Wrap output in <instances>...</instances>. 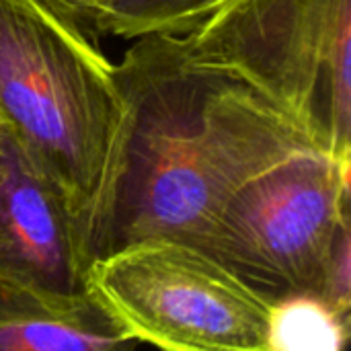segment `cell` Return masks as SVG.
Instances as JSON below:
<instances>
[{"mask_svg":"<svg viewBox=\"0 0 351 351\" xmlns=\"http://www.w3.org/2000/svg\"><path fill=\"white\" fill-rule=\"evenodd\" d=\"M117 78L121 123L80 237L86 274L136 241L187 243L249 179L315 148L243 78L193 60L181 35L136 37Z\"/></svg>","mask_w":351,"mask_h":351,"instance_id":"obj_1","label":"cell"},{"mask_svg":"<svg viewBox=\"0 0 351 351\" xmlns=\"http://www.w3.org/2000/svg\"><path fill=\"white\" fill-rule=\"evenodd\" d=\"M121 113L117 64L66 6L0 0V121L62 189L78 237L99 199Z\"/></svg>","mask_w":351,"mask_h":351,"instance_id":"obj_2","label":"cell"},{"mask_svg":"<svg viewBox=\"0 0 351 351\" xmlns=\"http://www.w3.org/2000/svg\"><path fill=\"white\" fill-rule=\"evenodd\" d=\"M181 43L251 84L315 148L351 160V0H222Z\"/></svg>","mask_w":351,"mask_h":351,"instance_id":"obj_3","label":"cell"},{"mask_svg":"<svg viewBox=\"0 0 351 351\" xmlns=\"http://www.w3.org/2000/svg\"><path fill=\"white\" fill-rule=\"evenodd\" d=\"M351 160L302 150L249 179L187 241L269 304L323 296L327 267L351 230Z\"/></svg>","mask_w":351,"mask_h":351,"instance_id":"obj_4","label":"cell"},{"mask_svg":"<svg viewBox=\"0 0 351 351\" xmlns=\"http://www.w3.org/2000/svg\"><path fill=\"white\" fill-rule=\"evenodd\" d=\"M88 280L140 343L173 351H267L271 304L183 241L125 245L95 261Z\"/></svg>","mask_w":351,"mask_h":351,"instance_id":"obj_5","label":"cell"},{"mask_svg":"<svg viewBox=\"0 0 351 351\" xmlns=\"http://www.w3.org/2000/svg\"><path fill=\"white\" fill-rule=\"evenodd\" d=\"M0 278L53 292L90 288L72 208L51 177L2 125Z\"/></svg>","mask_w":351,"mask_h":351,"instance_id":"obj_6","label":"cell"},{"mask_svg":"<svg viewBox=\"0 0 351 351\" xmlns=\"http://www.w3.org/2000/svg\"><path fill=\"white\" fill-rule=\"evenodd\" d=\"M142 346L105 298L0 278V351H111Z\"/></svg>","mask_w":351,"mask_h":351,"instance_id":"obj_7","label":"cell"},{"mask_svg":"<svg viewBox=\"0 0 351 351\" xmlns=\"http://www.w3.org/2000/svg\"><path fill=\"white\" fill-rule=\"evenodd\" d=\"M222 0H90L70 12L97 33L136 39L150 33L183 35Z\"/></svg>","mask_w":351,"mask_h":351,"instance_id":"obj_8","label":"cell"},{"mask_svg":"<svg viewBox=\"0 0 351 351\" xmlns=\"http://www.w3.org/2000/svg\"><path fill=\"white\" fill-rule=\"evenodd\" d=\"M351 319L321 296H290L271 304L267 351H341Z\"/></svg>","mask_w":351,"mask_h":351,"instance_id":"obj_9","label":"cell"},{"mask_svg":"<svg viewBox=\"0 0 351 351\" xmlns=\"http://www.w3.org/2000/svg\"><path fill=\"white\" fill-rule=\"evenodd\" d=\"M56 2H60L62 6H66L68 10H72V8H76V6H80L84 2H90V0H56Z\"/></svg>","mask_w":351,"mask_h":351,"instance_id":"obj_10","label":"cell"},{"mask_svg":"<svg viewBox=\"0 0 351 351\" xmlns=\"http://www.w3.org/2000/svg\"><path fill=\"white\" fill-rule=\"evenodd\" d=\"M0 134H2V121H0Z\"/></svg>","mask_w":351,"mask_h":351,"instance_id":"obj_11","label":"cell"}]
</instances>
